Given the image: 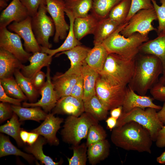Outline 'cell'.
<instances>
[{
  "label": "cell",
  "instance_id": "816d5d0a",
  "mask_svg": "<svg viewBox=\"0 0 165 165\" xmlns=\"http://www.w3.org/2000/svg\"><path fill=\"white\" fill-rule=\"evenodd\" d=\"M122 109V106H121L112 109L110 112L111 116L118 119L121 115Z\"/></svg>",
  "mask_w": 165,
  "mask_h": 165
},
{
  "label": "cell",
  "instance_id": "ac0fdd59",
  "mask_svg": "<svg viewBox=\"0 0 165 165\" xmlns=\"http://www.w3.org/2000/svg\"><path fill=\"white\" fill-rule=\"evenodd\" d=\"M53 114H66L78 117L84 112V102L71 95L59 99L53 109Z\"/></svg>",
  "mask_w": 165,
  "mask_h": 165
},
{
  "label": "cell",
  "instance_id": "9c48e42d",
  "mask_svg": "<svg viewBox=\"0 0 165 165\" xmlns=\"http://www.w3.org/2000/svg\"><path fill=\"white\" fill-rule=\"evenodd\" d=\"M157 20V16L154 8L141 10L130 19L120 33L126 37L135 33H138L144 36H148L150 32L156 31L157 29L153 26L152 23Z\"/></svg>",
  "mask_w": 165,
  "mask_h": 165
},
{
  "label": "cell",
  "instance_id": "7c38bea8",
  "mask_svg": "<svg viewBox=\"0 0 165 165\" xmlns=\"http://www.w3.org/2000/svg\"><path fill=\"white\" fill-rule=\"evenodd\" d=\"M31 17L28 16L19 22H13L8 27V29L17 34L24 41L25 50L33 53L41 52V50L33 33L31 25Z\"/></svg>",
  "mask_w": 165,
  "mask_h": 165
},
{
  "label": "cell",
  "instance_id": "ee69618b",
  "mask_svg": "<svg viewBox=\"0 0 165 165\" xmlns=\"http://www.w3.org/2000/svg\"><path fill=\"white\" fill-rule=\"evenodd\" d=\"M84 93L83 80L81 74L72 88L70 95L83 101Z\"/></svg>",
  "mask_w": 165,
  "mask_h": 165
},
{
  "label": "cell",
  "instance_id": "d4e9b609",
  "mask_svg": "<svg viewBox=\"0 0 165 165\" xmlns=\"http://www.w3.org/2000/svg\"><path fill=\"white\" fill-rule=\"evenodd\" d=\"M70 22L69 29L67 36L62 44L58 48L51 49L40 46L41 52L46 53L53 57L59 52L70 50L76 46L81 45V43L76 38L73 29V24L75 18L72 14L68 12H65Z\"/></svg>",
  "mask_w": 165,
  "mask_h": 165
},
{
  "label": "cell",
  "instance_id": "ffe728a7",
  "mask_svg": "<svg viewBox=\"0 0 165 165\" xmlns=\"http://www.w3.org/2000/svg\"><path fill=\"white\" fill-rule=\"evenodd\" d=\"M139 51V53L152 55L158 57L163 65V74L165 73V32L153 39L143 43L140 46Z\"/></svg>",
  "mask_w": 165,
  "mask_h": 165
},
{
  "label": "cell",
  "instance_id": "9f6ffc18",
  "mask_svg": "<svg viewBox=\"0 0 165 165\" xmlns=\"http://www.w3.org/2000/svg\"><path fill=\"white\" fill-rule=\"evenodd\" d=\"M157 162L160 164L165 163V151L156 158Z\"/></svg>",
  "mask_w": 165,
  "mask_h": 165
},
{
  "label": "cell",
  "instance_id": "4fadbf2b",
  "mask_svg": "<svg viewBox=\"0 0 165 165\" xmlns=\"http://www.w3.org/2000/svg\"><path fill=\"white\" fill-rule=\"evenodd\" d=\"M47 67L46 80L44 85L39 90L41 96V99L35 102H24L23 103V107H41L47 113L55 106L58 99L51 81L50 66Z\"/></svg>",
  "mask_w": 165,
  "mask_h": 165
},
{
  "label": "cell",
  "instance_id": "5bb4252c",
  "mask_svg": "<svg viewBox=\"0 0 165 165\" xmlns=\"http://www.w3.org/2000/svg\"><path fill=\"white\" fill-rule=\"evenodd\" d=\"M63 120V118L56 117L53 113H49L43 122L31 132L42 136L50 145L57 146L59 144V141L56 133L61 128V124Z\"/></svg>",
  "mask_w": 165,
  "mask_h": 165
},
{
  "label": "cell",
  "instance_id": "f1b7e54d",
  "mask_svg": "<svg viewBox=\"0 0 165 165\" xmlns=\"http://www.w3.org/2000/svg\"><path fill=\"white\" fill-rule=\"evenodd\" d=\"M13 112L19 118V121L33 120L39 122L44 120L48 114L40 107H21L20 106L11 105Z\"/></svg>",
  "mask_w": 165,
  "mask_h": 165
},
{
  "label": "cell",
  "instance_id": "30bf717a",
  "mask_svg": "<svg viewBox=\"0 0 165 165\" xmlns=\"http://www.w3.org/2000/svg\"><path fill=\"white\" fill-rule=\"evenodd\" d=\"M47 12L50 14L54 24L55 33L53 41L59 42L67 36L69 25L65 18V2L62 0H46Z\"/></svg>",
  "mask_w": 165,
  "mask_h": 165
},
{
  "label": "cell",
  "instance_id": "681fc988",
  "mask_svg": "<svg viewBox=\"0 0 165 165\" xmlns=\"http://www.w3.org/2000/svg\"><path fill=\"white\" fill-rule=\"evenodd\" d=\"M155 141L157 147L163 148L165 147V125H164L158 132Z\"/></svg>",
  "mask_w": 165,
  "mask_h": 165
},
{
  "label": "cell",
  "instance_id": "d6a6232c",
  "mask_svg": "<svg viewBox=\"0 0 165 165\" xmlns=\"http://www.w3.org/2000/svg\"><path fill=\"white\" fill-rule=\"evenodd\" d=\"M46 140L44 138L38 137L36 141L33 144L25 147V150L32 154L38 160L46 165H58L61 164V161L54 162L49 156H46L43 153V146L46 143Z\"/></svg>",
  "mask_w": 165,
  "mask_h": 165
},
{
  "label": "cell",
  "instance_id": "ba28073f",
  "mask_svg": "<svg viewBox=\"0 0 165 165\" xmlns=\"http://www.w3.org/2000/svg\"><path fill=\"white\" fill-rule=\"evenodd\" d=\"M47 12L46 5H40L36 14L31 17V25L39 45L50 49L52 45L49 39L55 34V27L52 18L47 15Z\"/></svg>",
  "mask_w": 165,
  "mask_h": 165
},
{
  "label": "cell",
  "instance_id": "9a60e30c",
  "mask_svg": "<svg viewBox=\"0 0 165 165\" xmlns=\"http://www.w3.org/2000/svg\"><path fill=\"white\" fill-rule=\"evenodd\" d=\"M28 16L27 8L20 0H12L1 13L0 28H6L12 22L22 21Z\"/></svg>",
  "mask_w": 165,
  "mask_h": 165
},
{
  "label": "cell",
  "instance_id": "603a6c76",
  "mask_svg": "<svg viewBox=\"0 0 165 165\" xmlns=\"http://www.w3.org/2000/svg\"><path fill=\"white\" fill-rule=\"evenodd\" d=\"M109 53L102 43L94 45L88 53L85 62L90 67L99 73L103 69Z\"/></svg>",
  "mask_w": 165,
  "mask_h": 165
},
{
  "label": "cell",
  "instance_id": "3957f363",
  "mask_svg": "<svg viewBox=\"0 0 165 165\" xmlns=\"http://www.w3.org/2000/svg\"><path fill=\"white\" fill-rule=\"evenodd\" d=\"M135 59L109 53L99 75L111 84L127 86L134 74Z\"/></svg>",
  "mask_w": 165,
  "mask_h": 165
},
{
  "label": "cell",
  "instance_id": "7402d4cb",
  "mask_svg": "<svg viewBox=\"0 0 165 165\" xmlns=\"http://www.w3.org/2000/svg\"><path fill=\"white\" fill-rule=\"evenodd\" d=\"M98 21L92 14L75 19L73 29L76 38L80 41L86 35L93 34Z\"/></svg>",
  "mask_w": 165,
  "mask_h": 165
},
{
  "label": "cell",
  "instance_id": "277c9868",
  "mask_svg": "<svg viewBox=\"0 0 165 165\" xmlns=\"http://www.w3.org/2000/svg\"><path fill=\"white\" fill-rule=\"evenodd\" d=\"M128 22L121 24L102 44L109 53H115L128 59H134L139 53V48L149 40L148 36L135 33L126 37L120 32Z\"/></svg>",
  "mask_w": 165,
  "mask_h": 165
},
{
  "label": "cell",
  "instance_id": "ab89813d",
  "mask_svg": "<svg viewBox=\"0 0 165 165\" xmlns=\"http://www.w3.org/2000/svg\"><path fill=\"white\" fill-rule=\"evenodd\" d=\"M107 136L106 131L98 123L93 125L89 130L86 145L88 147L94 143L106 139Z\"/></svg>",
  "mask_w": 165,
  "mask_h": 165
},
{
  "label": "cell",
  "instance_id": "8fae6325",
  "mask_svg": "<svg viewBox=\"0 0 165 165\" xmlns=\"http://www.w3.org/2000/svg\"><path fill=\"white\" fill-rule=\"evenodd\" d=\"M21 37L17 34L11 32L6 28H0V47L10 52L22 63L28 61L32 54L23 48Z\"/></svg>",
  "mask_w": 165,
  "mask_h": 165
},
{
  "label": "cell",
  "instance_id": "1f68e13d",
  "mask_svg": "<svg viewBox=\"0 0 165 165\" xmlns=\"http://www.w3.org/2000/svg\"><path fill=\"white\" fill-rule=\"evenodd\" d=\"M15 79L28 99L33 103L39 96V91L34 86L31 79L24 76L20 71L17 70L14 73Z\"/></svg>",
  "mask_w": 165,
  "mask_h": 165
},
{
  "label": "cell",
  "instance_id": "4dcf8cb0",
  "mask_svg": "<svg viewBox=\"0 0 165 165\" xmlns=\"http://www.w3.org/2000/svg\"><path fill=\"white\" fill-rule=\"evenodd\" d=\"M84 112H87L99 121L107 119L108 109L96 94L84 101Z\"/></svg>",
  "mask_w": 165,
  "mask_h": 165
},
{
  "label": "cell",
  "instance_id": "cb8c5ba5",
  "mask_svg": "<svg viewBox=\"0 0 165 165\" xmlns=\"http://www.w3.org/2000/svg\"><path fill=\"white\" fill-rule=\"evenodd\" d=\"M80 75H63L61 74L54 76L52 82L58 100L62 97L70 95L72 88Z\"/></svg>",
  "mask_w": 165,
  "mask_h": 165
},
{
  "label": "cell",
  "instance_id": "f907efd6",
  "mask_svg": "<svg viewBox=\"0 0 165 165\" xmlns=\"http://www.w3.org/2000/svg\"><path fill=\"white\" fill-rule=\"evenodd\" d=\"M117 121V119L111 116L106 119L107 127L110 130L112 131L116 127Z\"/></svg>",
  "mask_w": 165,
  "mask_h": 165
},
{
  "label": "cell",
  "instance_id": "83f0119b",
  "mask_svg": "<svg viewBox=\"0 0 165 165\" xmlns=\"http://www.w3.org/2000/svg\"><path fill=\"white\" fill-rule=\"evenodd\" d=\"M110 147V143L106 139L89 146L87 155L89 163L95 165L106 159L109 154Z\"/></svg>",
  "mask_w": 165,
  "mask_h": 165
},
{
  "label": "cell",
  "instance_id": "f5cc1de1",
  "mask_svg": "<svg viewBox=\"0 0 165 165\" xmlns=\"http://www.w3.org/2000/svg\"><path fill=\"white\" fill-rule=\"evenodd\" d=\"M158 116L161 122L165 125V102L161 108L157 112Z\"/></svg>",
  "mask_w": 165,
  "mask_h": 165
},
{
  "label": "cell",
  "instance_id": "94428289",
  "mask_svg": "<svg viewBox=\"0 0 165 165\" xmlns=\"http://www.w3.org/2000/svg\"><path fill=\"white\" fill-rule=\"evenodd\" d=\"M6 1H8L9 0H5Z\"/></svg>",
  "mask_w": 165,
  "mask_h": 165
},
{
  "label": "cell",
  "instance_id": "7bdbcfd3",
  "mask_svg": "<svg viewBox=\"0 0 165 165\" xmlns=\"http://www.w3.org/2000/svg\"><path fill=\"white\" fill-rule=\"evenodd\" d=\"M27 8L29 16L33 17L37 13L39 7L42 4L46 5V0H20Z\"/></svg>",
  "mask_w": 165,
  "mask_h": 165
},
{
  "label": "cell",
  "instance_id": "60d3db41",
  "mask_svg": "<svg viewBox=\"0 0 165 165\" xmlns=\"http://www.w3.org/2000/svg\"><path fill=\"white\" fill-rule=\"evenodd\" d=\"M156 12L158 26L156 31L158 35L165 32V0H160L161 4L159 6L156 0H151Z\"/></svg>",
  "mask_w": 165,
  "mask_h": 165
},
{
  "label": "cell",
  "instance_id": "e575fe53",
  "mask_svg": "<svg viewBox=\"0 0 165 165\" xmlns=\"http://www.w3.org/2000/svg\"><path fill=\"white\" fill-rule=\"evenodd\" d=\"M122 0H93L91 11L99 20L108 16L112 8Z\"/></svg>",
  "mask_w": 165,
  "mask_h": 165
},
{
  "label": "cell",
  "instance_id": "7a4b0ae2",
  "mask_svg": "<svg viewBox=\"0 0 165 165\" xmlns=\"http://www.w3.org/2000/svg\"><path fill=\"white\" fill-rule=\"evenodd\" d=\"M112 131L111 140L116 146L126 150L151 153L153 141L150 134L138 123L130 121Z\"/></svg>",
  "mask_w": 165,
  "mask_h": 165
},
{
  "label": "cell",
  "instance_id": "d590c367",
  "mask_svg": "<svg viewBox=\"0 0 165 165\" xmlns=\"http://www.w3.org/2000/svg\"><path fill=\"white\" fill-rule=\"evenodd\" d=\"M20 125L21 123L18 120L17 115L13 112L10 120L6 124L0 126V131L12 137L15 140L18 145L21 146L23 142L20 135L21 130Z\"/></svg>",
  "mask_w": 165,
  "mask_h": 165
},
{
  "label": "cell",
  "instance_id": "836d02e7",
  "mask_svg": "<svg viewBox=\"0 0 165 165\" xmlns=\"http://www.w3.org/2000/svg\"><path fill=\"white\" fill-rule=\"evenodd\" d=\"M10 155L22 156L29 163L32 162L35 158L31 155L24 152L13 145L9 138L1 134L0 135V157Z\"/></svg>",
  "mask_w": 165,
  "mask_h": 165
},
{
  "label": "cell",
  "instance_id": "484cf974",
  "mask_svg": "<svg viewBox=\"0 0 165 165\" xmlns=\"http://www.w3.org/2000/svg\"><path fill=\"white\" fill-rule=\"evenodd\" d=\"M121 24L108 17L99 20L93 34L94 44L102 43Z\"/></svg>",
  "mask_w": 165,
  "mask_h": 165
},
{
  "label": "cell",
  "instance_id": "c3c4849f",
  "mask_svg": "<svg viewBox=\"0 0 165 165\" xmlns=\"http://www.w3.org/2000/svg\"><path fill=\"white\" fill-rule=\"evenodd\" d=\"M46 77V74L40 71L36 73L31 79L32 83L37 90L39 91L44 85Z\"/></svg>",
  "mask_w": 165,
  "mask_h": 165
},
{
  "label": "cell",
  "instance_id": "f546056e",
  "mask_svg": "<svg viewBox=\"0 0 165 165\" xmlns=\"http://www.w3.org/2000/svg\"><path fill=\"white\" fill-rule=\"evenodd\" d=\"M93 0H67L65 2V12L70 13L74 18L86 16L91 10Z\"/></svg>",
  "mask_w": 165,
  "mask_h": 165
},
{
  "label": "cell",
  "instance_id": "bcb514c9",
  "mask_svg": "<svg viewBox=\"0 0 165 165\" xmlns=\"http://www.w3.org/2000/svg\"><path fill=\"white\" fill-rule=\"evenodd\" d=\"M11 105L7 103H0V122L2 123L11 117L13 114Z\"/></svg>",
  "mask_w": 165,
  "mask_h": 165
},
{
  "label": "cell",
  "instance_id": "8992f818",
  "mask_svg": "<svg viewBox=\"0 0 165 165\" xmlns=\"http://www.w3.org/2000/svg\"><path fill=\"white\" fill-rule=\"evenodd\" d=\"M156 110L152 108L145 109L135 108L128 112H122L116 127L121 126L130 121H135L147 129L153 141H155L158 132L164 125L158 116Z\"/></svg>",
  "mask_w": 165,
  "mask_h": 165
},
{
  "label": "cell",
  "instance_id": "b9f144b4",
  "mask_svg": "<svg viewBox=\"0 0 165 165\" xmlns=\"http://www.w3.org/2000/svg\"><path fill=\"white\" fill-rule=\"evenodd\" d=\"M153 8L151 0H131L130 11L125 22H128L133 16L139 11Z\"/></svg>",
  "mask_w": 165,
  "mask_h": 165
},
{
  "label": "cell",
  "instance_id": "f35d334b",
  "mask_svg": "<svg viewBox=\"0 0 165 165\" xmlns=\"http://www.w3.org/2000/svg\"><path fill=\"white\" fill-rule=\"evenodd\" d=\"M88 147L86 143L80 145H72V148L73 155L71 158H68L69 165H86L87 158Z\"/></svg>",
  "mask_w": 165,
  "mask_h": 165
},
{
  "label": "cell",
  "instance_id": "2e32d148",
  "mask_svg": "<svg viewBox=\"0 0 165 165\" xmlns=\"http://www.w3.org/2000/svg\"><path fill=\"white\" fill-rule=\"evenodd\" d=\"M90 49L79 45L70 50L61 52L57 54V57L62 54L66 55L71 62L70 68L61 75H80L83 65L85 62L86 58Z\"/></svg>",
  "mask_w": 165,
  "mask_h": 165
},
{
  "label": "cell",
  "instance_id": "f6af8a7d",
  "mask_svg": "<svg viewBox=\"0 0 165 165\" xmlns=\"http://www.w3.org/2000/svg\"><path fill=\"white\" fill-rule=\"evenodd\" d=\"M154 99L165 102V86L156 84L150 90Z\"/></svg>",
  "mask_w": 165,
  "mask_h": 165
},
{
  "label": "cell",
  "instance_id": "52a82bcc",
  "mask_svg": "<svg viewBox=\"0 0 165 165\" xmlns=\"http://www.w3.org/2000/svg\"><path fill=\"white\" fill-rule=\"evenodd\" d=\"M128 89L126 86L111 84L100 75L95 86L97 96L108 111L123 105Z\"/></svg>",
  "mask_w": 165,
  "mask_h": 165
},
{
  "label": "cell",
  "instance_id": "e0dca14e",
  "mask_svg": "<svg viewBox=\"0 0 165 165\" xmlns=\"http://www.w3.org/2000/svg\"><path fill=\"white\" fill-rule=\"evenodd\" d=\"M153 98L149 96L137 94L133 90L128 87L123 105L122 112H128L135 108L145 109L152 108L160 110L162 107L155 104Z\"/></svg>",
  "mask_w": 165,
  "mask_h": 165
},
{
  "label": "cell",
  "instance_id": "8d00e7d4",
  "mask_svg": "<svg viewBox=\"0 0 165 165\" xmlns=\"http://www.w3.org/2000/svg\"><path fill=\"white\" fill-rule=\"evenodd\" d=\"M0 83L6 93L10 97L23 101L28 99L13 76L0 79Z\"/></svg>",
  "mask_w": 165,
  "mask_h": 165
},
{
  "label": "cell",
  "instance_id": "11a10c76",
  "mask_svg": "<svg viewBox=\"0 0 165 165\" xmlns=\"http://www.w3.org/2000/svg\"><path fill=\"white\" fill-rule=\"evenodd\" d=\"M29 132L24 130H21L20 135L21 139L24 143H27L29 136Z\"/></svg>",
  "mask_w": 165,
  "mask_h": 165
},
{
  "label": "cell",
  "instance_id": "4316f807",
  "mask_svg": "<svg viewBox=\"0 0 165 165\" xmlns=\"http://www.w3.org/2000/svg\"><path fill=\"white\" fill-rule=\"evenodd\" d=\"M81 74L83 80L84 102L96 94V84L99 75L98 73L90 67L86 62L83 65Z\"/></svg>",
  "mask_w": 165,
  "mask_h": 165
},
{
  "label": "cell",
  "instance_id": "6f0895ef",
  "mask_svg": "<svg viewBox=\"0 0 165 165\" xmlns=\"http://www.w3.org/2000/svg\"><path fill=\"white\" fill-rule=\"evenodd\" d=\"M157 83L165 86V73L162 74V76L159 78L158 82Z\"/></svg>",
  "mask_w": 165,
  "mask_h": 165
},
{
  "label": "cell",
  "instance_id": "44dd1931",
  "mask_svg": "<svg viewBox=\"0 0 165 165\" xmlns=\"http://www.w3.org/2000/svg\"><path fill=\"white\" fill-rule=\"evenodd\" d=\"M22 63L12 53L0 47V79L13 76L21 69Z\"/></svg>",
  "mask_w": 165,
  "mask_h": 165
},
{
  "label": "cell",
  "instance_id": "6da1fadb",
  "mask_svg": "<svg viewBox=\"0 0 165 165\" xmlns=\"http://www.w3.org/2000/svg\"><path fill=\"white\" fill-rule=\"evenodd\" d=\"M162 63L156 56L138 54L135 59V68L133 77L128 87L141 95H146L158 82L163 73Z\"/></svg>",
  "mask_w": 165,
  "mask_h": 165
},
{
  "label": "cell",
  "instance_id": "db71d44e",
  "mask_svg": "<svg viewBox=\"0 0 165 165\" xmlns=\"http://www.w3.org/2000/svg\"><path fill=\"white\" fill-rule=\"evenodd\" d=\"M39 135L38 134L35 133L31 132H29V137L27 143L29 145L33 144L38 138Z\"/></svg>",
  "mask_w": 165,
  "mask_h": 165
},
{
  "label": "cell",
  "instance_id": "91938a15",
  "mask_svg": "<svg viewBox=\"0 0 165 165\" xmlns=\"http://www.w3.org/2000/svg\"><path fill=\"white\" fill-rule=\"evenodd\" d=\"M63 0V1H66L67 0Z\"/></svg>",
  "mask_w": 165,
  "mask_h": 165
},
{
  "label": "cell",
  "instance_id": "d6986e66",
  "mask_svg": "<svg viewBox=\"0 0 165 165\" xmlns=\"http://www.w3.org/2000/svg\"><path fill=\"white\" fill-rule=\"evenodd\" d=\"M52 59V56L46 53L41 52L35 53L28 59L30 64L27 66L23 65L21 72L24 76L31 79L42 68L50 66Z\"/></svg>",
  "mask_w": 165,
  "mask_h": 165
},
{
  "label": "cell",
  "instance_id": "74e56055",
  "mask_svg": "<svg viewBox=\"0 0 165 165\" xmlns=\"http://www.w3.org/2000/svg\"><path fill=\"white\" fill-rule=\"evenodd\" d=\"M131 0H122L110 12L108 17L120 24L125 22L129 13Z\"/></svg>",
  "mask_w": 165,
  "mask_h": 165
},
{
  "label": "cell",
  "instance_id": "7dc6e473",
  "mask_svg": "<svg viewBox=\"0 0 165 165\" xmlns=\"http://www.w3.org/2000/svg\"><path fill=\"white\" fill-rule=\"evenodd\" d=\"M0 101L2 102L9 103L13 105L20 106L22 100L10 97L5 91L1 84L0 83Z\"/></svg>",
  "mask_w": 165,
  "mask_h": 165
},
{
  "label": "cell",
  "instance_id": "680465c9",
  "mask_svg": "<svg viewBox=\"0 0 165 165\" xmlns=\"http://www.w3.org/2000/svg\"><path fill=\"white\" fill-rule=\"evenodd\" d=\"M5 0H0V8L1 10L7 6V4Z\"/></svg>",
  "mask_w": 165,
  "mask_h": 165
},
{
  "label": "cell",
  "instance_id": "5b68a950",
  "mask_svg": "<svg viewBox=\"0 0 165 165\" xmlns=\"http://www.w3.org/2000/svg\"><path fill=\"white\" fill-rule=\"evenodd\" d=\"M98 122L85 112L78 117L69 116L65 119L61 131L63 140L72 145H79L82 139L86 138L91 126Z\"/></svg>",
  "mask_w": 165,
  "mask_h": 165
}]
</instances>
